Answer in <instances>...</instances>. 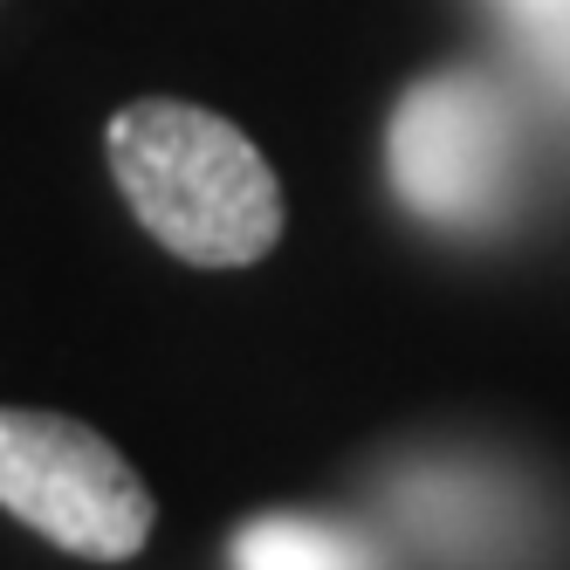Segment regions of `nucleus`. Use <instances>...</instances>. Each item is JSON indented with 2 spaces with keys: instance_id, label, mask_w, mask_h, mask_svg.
Segmentation results:
<instances>
[{
  "instance_id": "1",
  "label": "nucleus",
  "mask_w": 570,
  "mask_h": 570,
  "mask_svg": "<svg viewBox=\"0 0 570 570\" xmlns=\"http://www.w3.org/2000/svg\"><path fill=\"white\" fill-rule=\"evenodd\" d=\"M110 179L166 255L193 268H248L282 240V179L227 117L145 97L104 125Z\"/></svg>"
},
{
  "instance_id": "2",
  "label": "nucleus",
  "mask_w": 570,
  "mask_h": 570,
  "mask_svg": "<svg viewBox=\"0 0 570 570\" xmlns=\"http://www.w3.org/2000/svg\"><path fill=\"white\" fill-rule=\"evenodd\" d=\"M0 509L69 557L125 563L151 537V488L104 433L42 405H0Z\"/></svg>"
},
{
  "instance_id": "3",
  "label": "nucleus",
  "mask_w": 570,
  "mask_h": 570,
  "mask_svg": "<svg viewBox=\"0 0 570 570\" xmlns=\"http://www.w3.org/2000/svg\"><path fill=\"white\" fill-rule=\"evenodd\" d=\"M392 193L433 227L488 234L515 199V110L474 69H440L385 125Z\"/></svg>"
},
{
  "instance_id": "4",
  "label": "nucleus",
  "mask_w": 570,
  "mask_h": 570,
  "mask_svg": "<svg viewBox=\"0 0 570 570\" xmlns=\"http://www.w3.org/2000/svg\"><path fill=\"white\" fill-rule=\"evenodd\" d=\"M227 563L234 570H385V557L364 543L351 522L289 515V509H268L255 522H240Z\"/></svg>"
},
{
  "instance_id": "5",
  "label": "nucleus",
  "mask_w": 570,
  "mask_h": 570,
  "mask_svg": "<svg viewBox=\"0 0 570 570\" xmlns=\"http://www.w3.org/2000/svg\"><path fill=\"white\" fill-rule=\"evenodd\" d=\"M502 14L515 21V35L537 49L543 69L570 76V0H502Z\"/></svg>"
}]
</instances>
